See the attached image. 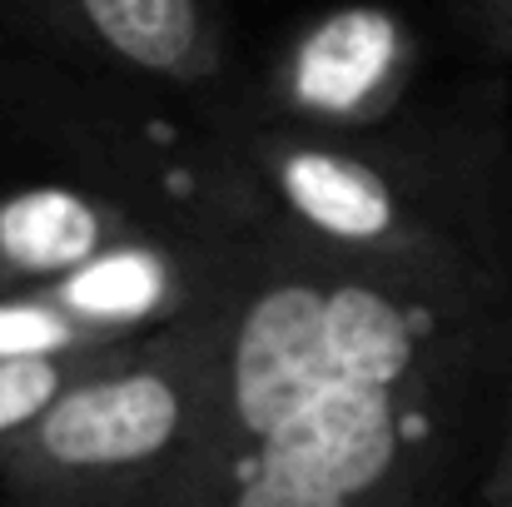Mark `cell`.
<instances>
[{
  "mask_svg": "<svg viewBox=\"0 0 512 507\" xmlns=\"http://www.w3.org/2000/svg\"><path fill=\"white\" fill-rule=\"evenodd\" d=\"M483 507H512V398L498 423V443L488 453V473H483Z\"/></svg>",
  "mask_w": 512,
  "mask_h": 507,
  "instance_id": "obj_8",
  "label": "cell"
},
{
  "mask_svg": "<svg viewBox=\"0 0 512 507\" xmlns=\"http://www.w3.org/2000/svg\"><path fill=\"white\" fill-rule=\"evenodd\" d=\"M408 40L378 10H348L319 25L284 65L279 90L299 130H363L383 120L408 80Z\"/></svg>",
  "mask_w": 512,
  "mask_h": 507,
  "instance_id": "obj_5",
  "label": "cell"
},
{
  "mask_svg": "<svg viewBox=\"0 0 512 507\" xmlns=\"http://www.w3.org/2000/svg\"><path fill=\"white\" fill-rule=\"evenodd\" d=\"M140 234L135 219L95 189L25 184L0 194V299L30 294Z\"/></svg>",
  "mask_w": 512,
  "mask_h": 507,
  "instance_id": "obj_6",
  "label": "cell"
},
{
  "mask_svg": "<svg viewBox=\"0 0 512 507\" xmlns=\"http://www.w3.org/2000/svg\"><path fill=\"white\" fill-rule=\"evenodd\" d=\"M249 155L279 204V229L309 249L423 289L498 299L493 269L473 254V244L448 229L378 155L348 145L343 135L299 125L259 135Z\"/></svg>",
  "mask_w": 512,
  "mask_h": 507,
  "instance_id": "obj_3",
  "label": "cell"
},
{
  "mask_svg": "<svg viewBox=\"0 0 512 507\" xmlns=\"http://www.w3.org/2000/svg\"><path fill=\"white\" fill-rule=\"evenodd\" d=\"M140 343V338H135ZM125 348V343H120ZM115 348L100 353H75V358H20V363H0V458Z\"/></svg>",
  "mask_w": 512,
  "mask_h": 507,
  "instance_id": "obj_7",
  "label": "cell"
},
{
  "mask_svg": "<svg viewBox=\"0 0 512 507\" xmlns=\"http://www.w3.org/2000/svg\"><path fill=\"white\" fill-rule=\"evenodd\" d=\"M75 55L155 85H204L224 70V30L209 0H0Z\"/></svg>",
  "mask_w": 512,
  "mask_h": 507,
  "instance_id": "obj_4",
  "label": "cell"
},
{
  "mask_svg": "<svg viewBox=\"0 0 512 507\" xmlns=\"http://www.w3.org/2000/svg\"><path fill=\"white\" fill-rule=\"evenodd\" d=\"M493 309L274 224L229 259L209 423L160 507H433Z\"/></svg>",
  "mask_w": 512,
  "mask_h": 507,
  "instance_id": "obj_1",
  "label": "cell"
},
{
  "mask_svg": "<svg viewBox=\"0 0 512 507\" xmlns=\"http://www.w3.org/2000/svg\"><path fill=\"white\" fill-rule=\"evenodd\" d=\"M463 5L498 50H512V0H463Z\"/></svg>",
  "mask_w": 512,
  "mask_h": 507,
  "instance_id": "obj_9",
  "label": "cell"
},
{
  "mask_svg": "<svg viewBox=\"0 0 512 507\" xmlns=\"http://www.w3.org/2000/svg\"><path fill=\"white\" fill-rule=\"evenodd\" d=\"M214 358L219 299L115 348L0 458L5 493L25 507H160L209 423Z\"/></svg>",
  "mask_w": 512,
  "mask_h": 507,
  "instance_id": "obj_2",
  "label": "cell"
}]
</instances>
